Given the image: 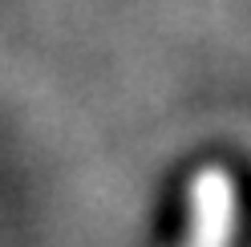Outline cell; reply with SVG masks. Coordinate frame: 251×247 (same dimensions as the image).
<instances>
[{
  "mask_svg": "<svg viewBox=\"0 0 251 247\" xmlns=\"http://www.w3.org/2000/svg\"><path fill=\"white\" fill-rule=\"evenodd\" d=\"M239 195L227 171H195L182 195L178 247H235Z\"/></svg>",
  "mask_w": 251,
  "mask_h": 247,
  "instance_id": "6da1fadb",
  "label": "cell"
}]
</instances>
